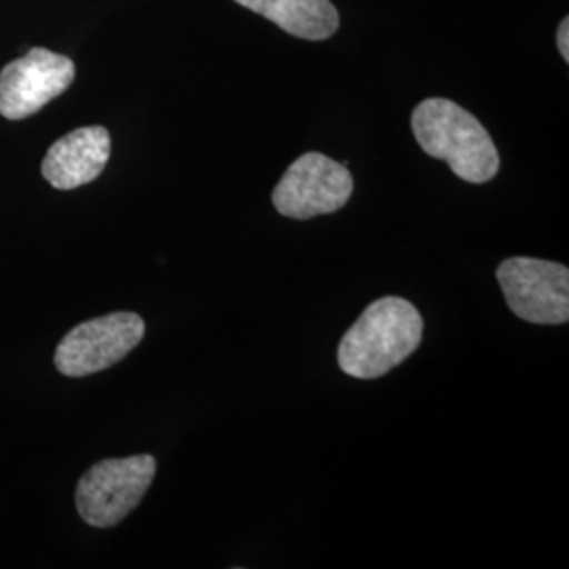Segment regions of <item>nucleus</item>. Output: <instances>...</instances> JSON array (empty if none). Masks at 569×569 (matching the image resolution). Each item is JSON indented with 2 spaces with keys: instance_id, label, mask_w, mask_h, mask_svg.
I'll use <instances>...</instances> for the list:
<instances>
[{
  "instance_id": "2",
  "label": "nucleus",
  "mask_w": 569,
  "mask_h": 569,
  "mask_svg": "<svg viewBox=\"0 0 569 569\" xmlns=\"http://www.w3.org/2000/svg\"><path fill=\"white\" fill-rule=\"evenodd\" d=\"M411 129L428 157L446 161L468 183H486L500 169L498 148L488 129L451 100L430 98L418 103Z\"/></svg>"
},
{
  "instance_id": "1",
  "label": "nucleus",
  "mask_w": 569,
  "mask_h": 569,
  "mask_svg": "<svg viewBox=\"0 0 569 569\" xmlns=\"http://www.w3.org/2000/svg\"><path fill=\"white\" fill-rule=\"evenodd\" d=\"M425 321L403 298H380L342 336L338 366L350 378L376 380L401 366L420 346Z\"/></svg>"
},
{
  "instance_id": "10",
  "label": "nucleus",
  "mask_w": 569,
  "mask_h": 569,
  "mask_svg": "<svg viewBox=\"0 0 569 569\" xmlns=\"http://www.w3.org/2000/svg\"><path fill=\"white\" fill-rule=\"evenodd\" d=\"M569 20L561 21V26H559V34H557V47H559V51H561V56H563V60L569 61Z\"/></svg>"
},
{
  "instance_id": "6",
  "label": "nucleus",
  "mask_w": 569,
  "mask_h": 569,
  "mask_svg": "<svg viewBox=\"0 0 569 569\" xmlns=\"http://www.w3.org/2000/svg\"><path fill=\"white\" fill-rule=\"evenodd\" d=\"M146 333V323L136 312H112L84 321L63 336L56 348V367L68 378H84L117 366Z\"/></svg>"
},
{
  "instance_id": "7",
  "label": "nucleus",
  "mask_w": 569,
  "mask_h": 569,
  "mask_svg": "<svg viewBox=\"0 0 569 569\" xmlns=\"http://www.w3.org/2000/svg\"><path fill=\"white\" fill-rule=\"evenodd\" d=\"M74 61L34 47L0 72V117L21 121L60 98L74 81Z\"/></svg>"
},
{
  "instance_id": "9",
  "label": "nucleus",
  "mask_w": 569,
  "mask_h": 569,
  "mask_svg": "<svg viewBox=\"0 0 569 569\" xmlns=\"http://www.w3.org/2000/svg\"><path fill=\"white\" fill-rule=\"evenodd\" d=\"M244 9L277 23L291 37L326 41L340 28V13L329 0H234Z\"/></svg>"
},
{
  "instance_id": "4",
  "label": "nucleus",
  "mask_w": 569,
  "mask_h": 569,
  "mask_svg": "<svg viewBox=\"0 0 569 569\" xmlns=\"http://www.w3.org/2000/svg\"><path fill=\"white\" fill-rule=\"evenodd\" d=\"M352 188L355 182L346 164L321 152H306L289 164L281 182L274 186L272 203L284 218L310 220L340 211L350 201Z\"/></svg>"
},
{
  "instance_id": "8",
  "label": "nucleus",
  "mask_w": 569,
  "mask_h": 569,
  "mask_svg": "<svg viewBox=\"0 0 569 569\" xmlns=\"http://www.w3.org/2000/svg\"><path fill=\"white\" fill-rule=\"evenodd\" d=\"M110 133L106 127H81L47 150L42 178L58 190H74L102 176L110 159Z\"/></svg>"
},
{
  "instance_id": "5",
  "label": "nucleus",
  "mask_w": 569,
  "mask_h": 569,
  "mask_svg": "<svg viewBox=\"0 0 569 569\" xmlns=\"http://www.w3.org/2000/svg\"><path fill=\"white\" fill-rule=\"evenodd\" d=\"M496 274L512 315L536 326L568 323V266L536 258H509L498 266Z\"/></svg>"
},
{
  "instance_id": "3",
  "label": "nucleus",
  "mask_w": 569,
  "mask_h": 569,
  "mask_svg": "<svg viewBox=\"0 0 569 569\" xmlns=\"http://www.w3.org/2000/svg\"><path fill=\"white\" fill-rule=\"evenodd\" d=\"M157 475L148 453L110 458L89 468L77 486V510L91 528H114L142 502Z\"/></svg>"
}]
</instances>
